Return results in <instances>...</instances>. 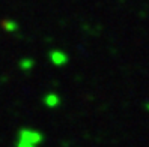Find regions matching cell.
<instances>
[{"mask_svg": "<svg viewBox=\"0 0 149 147\" xmlns=\"http://www.w3.org/2000/svg\"><path fill=\"white\" fill-rule=\"evenodd\" d=\"M41 140L42 137L39 132L33 131V129H21L18 147H35L38 143H41Z\"/></svg>", "mask_w": 149, "mask_h": 147, "instance_id": "obj_1", "label": "cell"}, {"mask_svg": "<svg viewBox=\"0 0 149 147\" xmlns=\"http://www.w3.org/2000/svg\"><path fill=\"white\" fill-rule=\"evenodd\" d=\"M48 57H50V62L54 66H63V65L68 63V54L63 53V51H60V50L50 51Z\"/></svg>", "mask_w": 149, "mask_h": 147, "instance_id": "obj_2", "label": "cell"}, {"mask_svg": "<svg viewBox=\"0 0 149 147\" xmlns=\"http://www.w3.org/2000/svg\"><path fill=\"white\" fill-rule=\"evenodd\" d=\"M59 102H60V98H59V95L57 93H47L45 96H44V104H45L47 107L50 108H54L59 105Z\"/></svg>", "mask_w": 149, "mask_h": 147, "instance_id": "obj_3", "label": "cell"}, {"mask_svg": "<svg viewBox=\"0 0 149 147\" xmlns=\"http://www.w3.org/2000/svg\"><path fill=\"white\" fill-rule=\"evenodd\" d=\"M3 27L8 30V32H14V30H17V23H14V21H9V20H6L5 23H3Z\"/></svg>", "mask_w": 149, "mask_h": 147, "instance_id": "obj_4", "label": "cell"}, {"mask_svg": "<svg viewBox=\"0 0 149 147\" xmlns=\"http://www.w3.org/2000/svg\"><path fill=\"white\" fill-rule=\"evenodd\" d=\"M32 65H33V62H32L30 59H26V60H23V62L20 63L21 69H24V71H27V69H32Z\"/></svg>", "mask_w": 149, "mask_h": 147, "instance_id": "obj_5", "label": "cell"}]
</instances>
